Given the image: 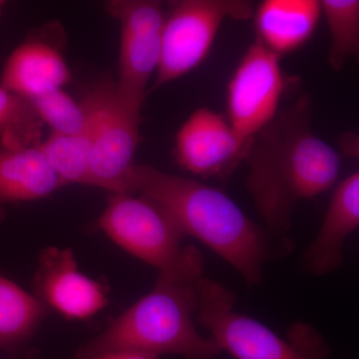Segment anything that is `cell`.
Masks as SVG:
<instances>
[{"mask_svg": "<svg viewBox=\"0 0 359 359\" xmlns=\"http://www.w3.org/2000/svg\"><path fill=\"white\" fill-rule=\"evenodd\" d=\"M245 185L269 233L285 237L297 203L327 192L341 167L339 152L311 129L304 94L250 140Z\"/></svg>", "mask_w": 359, "mask_h": 359, "instance_id": "1", "label": "cell"}, {"mask_svg": "<svg viewBox=\"0 0 359 359\" xmlns=\"http://www.w3.org/2000/svg\"><path fill=\"white\" fill-rule=\"evenodd\" d=\"M124 193H136L162 205L185 236L197 238L242 276L261 285L266 262L285 256L289 245L252 221L233 200L197 180L134 164L124 179Z\"/></svg>", "mask_w": 359, "mask_h": 359, "instance_id": "2", "label": "cell"}, {"mask_svg": "<svg viewBox=\"0 0 359 359\" xmlns=\"http://www.w3.org/2000/svg\"><path fill=\"white\" fill-rule=\"evenodd\" d=\"M195 283L158 278L154 289L84 344L74 359L109 351H129L159 358L175 354L186 359H214L222 353L212 337L196 327Z\"/></svg>", "mask_w": 359, "mask_h": 359, "instance_id": "3", "label": "cell"}, {"mask_svg": "<svg viewBox=\"0 0 359 359\" xmlns=\"http://www.w3.org/2000/svg\"><path fill=\"white\" fill-rule=\"evenodd\" d=\"M123 250L159 271L160 278L195 283L203 276V257L184 245L178 224L155 201L136 193H112L97 222Z\"/></svg>", "mask_w": 359, "mask_h": 359, "instance_id": "4", "label": "cell"}, {"mask_svg": "<svg viewBox=\"0 0 359 359\" xmlns=\"http://www.w3.org/2000/svg\"><path fill=\"white\" fill-rule=\"evenodd\" d=\"M196 320L209 330L221 351L235 359H327L330 349L311 325L292 323L287 339L261 321L235 309L236 294L224 285L201 276L195 285Z\"/></svg>", "mask_w": 359, "mask_h": 359, "instance_id": "5", "label": "cell"}, {"mask_svg": "<svg viewBox=\"0 0 359 359\" xmlns=\"http://www.w3.org/2000/svg\"><path fill=\"white\" fill-rule=\"evenodd\" d=\"M254 14L243 0H182L166 15L156 79L150 91L196 69L211 51L226 20H247Z\"/></svg>", "mask_w": 359, "mask_h": 359, "instance_id": "6", "label": "cell"}, {"mask_svg": "<svg viewBox=\"0 0 359 359\" xmlns=\"http://www.w3.org/2000/svg\"><path fill=\"white\" fill-rule=\"evenodd\" d=\"M106 9L121 28L116 95L141 112L149 80L159 66L166 13L162 4L153 0H114L106 4Z\"/></svg>", "mask_w": 359, "mask_h": 359, "instance_id": "7", "label": "cell"}, {"mask_svg": "<svg viewBox=\"0 0 359 359\" xmlns=\"http://www.w3.org/2000/svg\"><path fill=\"white\" fill-rule=\"evenodd\" d=\"M280 57L259 42L250 45L226 88V119L250 140L275 119L285 89Z\"/></svg>", "mask_w": 359, "mask_h": 359, "instance_id": "8", "label": "cell"}, {"mask_svg": "<svg viewBox=\"0 0 359 359\" xmlns=\"http://www.w3.org/2000/svg\"><path fill=\"white\" fill-rule=\"evenodd\" d=\"M250 140L238 136L223 115L202 107L179 129L175 158L180 167L195 176H228L245 161Z\"/></svg>", "mask_w": 359, "mask_h": 359, "instance_id": "9", "label": "cell"}, {"mask_svg": "<svg viewBox=\"0 0 359 359\" xmlns=\"http://www.w3.org/2000/svg\"><path fill=\"white\" fill-rule=\"evenodd\" d=\"M33 290L49 311L69 320H87L109 302L105 285L79 271L70 249L49 247L42 250Z\"/></svg>", "mask_w": 359, "mask_h": 359, "instance_id": "10", "label": "cell"}, {"mask_svg": "<svg viewBox=\"0 0 359 359\" xmlns=\"http://www.w3.org/2000/svg\"><path fill=\"white\" fill-rule=\"evenodd\" d=\"M141 112L123 104L111 83L97 125L92 149L91 186L124 193V179L133 166L141 141Z\"/></svg>", "mask_w": 359, "mask_h": 359, "instance_id": "11", "label": "cell"}, {"mask_svg": "<svg viewBox=\"0 0 359 359\" xmlns=\"http://www.w3.org/2000/svg\"><path fill=\"white\" fill-rule=\"evenodd\" d=\"M359 226V173L346 177L335 189L318 235L304 252L302 264L308 273L325 276L344 263L347 238Z\"/></svg>", "mask_w": 359, "mask_h": 359, "instance_id": "12", "label": "cell"}, {"mask_svg": "<svg viewBox=\"0 0 359 359\" xmlns=\"http://www.w3.org/2000/svg\"><path fill=\"white\" fill-rule=\"evenodd\" d=\"M71 79L65 58L56 47L42 40H27L7 58L1 83L16 95L30 100L55 89Z\"/></svg>", "mask_w": 359, "mask_h": 359, "instance_id": "13", "label": "cell"}, {"mask_svg": "<svg viewBox=\"0 0 359 359\" xmlns=\"http://www.w3.org/2000/svg\"><path fill=\"white\" fill-rule=\"evenodd\" d=\"M320 16L318 0H264L254 14L257 42L282 57L306 44Z\"/></svg>", "mask_w": 359, "mask_h": 359, "instance_id": "14", "label": "cell"}, {"mask_svg": "<svg viewBox=\"0 0 359 359\" xmlns=\"http://www.w3.org/2000/svg\"><path fill=\"white\" fill-rule=\"evenodd\" d=\"M110 85L107 82L97 85L87 94L90 117L83 131L74 135L52 133L46 140L37 144L65 186L69 184L91 186L90 162L94 137Z\"/></svg>", "mask_w": 359, "mask_h": 359, "instance_id": "15", "label": "cell"}, {"mask_svg": "<svg viewBox=\"0 0 359 359\" xmlns=\"http://www.w3.org/2000/svg\"><path fill=\"white\" fill-rule=\"evenodd\" d=\"M63 186L39 146L0 149V207L43 199Z\"/></svg>", "mask_w": 359, "mask_h": 359, "instance_id": "16", "label": "cell"}, {"mask_svg": "<svg viewBox=\"0 0 359 359\" xmlns=\"http://www.w3.org/2000/svg\"><path fill=\"white\" fill-rule=\"evenodd\" d=\"M48 313L34 294L0 276V348L11 351L22 346Z\"/></svg>", "mask_w": 359, "mask_h": 359, "instance_id": "17", "label": "cell"}, {"mask_svg": "<svg viewBox=\"0 0 359 359\" xmlns=\"http://www.w3.org/2000/svg\"><path fill=\"white\" fill-rule=\"evenodd\" d=\"M320 6L330 33L328 61L332 69L339 71L347 59L358 54L359 1L323 0Z\"/></svg>", "mask_w": 359, "mask_h": 359, "instance_id": "18", "label": "cell"}, {"mask_svg": "<svg viewBox=\"0 0 359 359\" xmlns=\"http://www.w3.org/2000/svg\"><path fill=\"white\" fill-rule=\"evenodd\" d=\"M43 123L32 102L0 83V143L4 148L37 145Z\"/></svg>", "mask_w": 359, "mask_h": 359, "instance_id": "19", "label": "cell"}, {"mask_svg": "<svg viewBox=\"0 0 359 359\" xmlns=\"http://www.w3.org/2000/svg\"><path fill=\"white\" fill-rule=\"evenodd\" d=\"M29 101L40 120L43 124L49 125L53 133H80L88 124L90 104L87 96L81 103H78L62 89H55Z\"/></svg>", "mask_w": 359, "mask_h": 359, "instance_id": "20", "label": "cell"}, {"mask_svg": "<svg viewBox=\"0 0 359 359\" xmlns=\"http://www.w3.org/2000/svg\"><path fill=\"white\" fill-rule=\"evenodd\" d=\"M88 359H158V358L150 354L137 353V351H116L99 354Z\"/></svg>", "mask_w": 359, "mask_h": 359, "instance_id": "21", "label": "cell"}, {"mask_svg": "<svg viewBox=\"0 0 359 359\" xmlns=\"http://www.w3.org/2000/svg\"><path fill=\"white\" fill-rule=\"evenodd\" d=\"M4 6H6V1H2V0H0V13H1V9L4 8Z\"/></svg>", "mask_w": 359, "mask_h": 359, "instance_id": "22", "label": "cell"}]
</instances>
